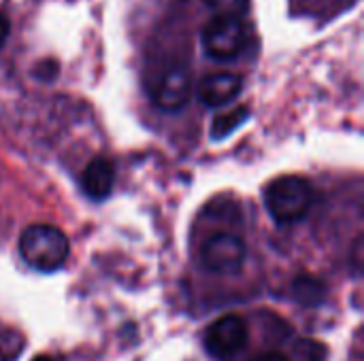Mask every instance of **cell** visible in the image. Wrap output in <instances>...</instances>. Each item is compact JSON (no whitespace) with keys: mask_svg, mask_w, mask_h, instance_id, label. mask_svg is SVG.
<instances>
[{"mask_svg":"<svg viewBox=\"0 0 364 361\" xmlns=\"http://www.w3.org/2000/svg\"><path fill=\"white\" fill-rule=\"evenodd\" d=\"M68 253L70 245L66 234L53 226L34 223L28 226L19 236L21 260L38 272H53L62 268L68 260Z\"/></svg>","mask_w":364,"mask_h":361,"instance_id":"cell-1","label":"cell"},{"mask_svg":"<svg viewBox=\"0 0 364 361\" xmlns=\"http://www.w3.org/2000/svg\"><path fill=\"white\" fill-rule=\"evenodd\" d=\"M311 202H314L311 183L296 174L279 177L264 189L267 211L282 226L296 223L299 219H303L309 213Z\"/></svg>","mask_w":364,"mask_h":361,"instance_id":"cell-2","label":"cell"},{"mask_svg":"<svg viewBox=\"0 0 364 361\" xmlns=\"http://www.w3.org/2000/svg\"><path fill=\"white\" fill-rule=\"evenodd\" d=\"M247 245L239 234L215 232L200 247V264L207 272L218 277L239 274L245 266Z\"/></svg>","mask_w":364,"mask_h":361,"instance_id":"cell-3","label":"cell"},{"mask_svg":"<svg viewBox=\"0 0 364 361\" xmlns=\"http://www.w3.org/2000/svg\"><path fill=\"white\" fill-rule=\"evenodd\" d=\"M203 49L209 57L218 62L235 60L247 43V30L241 17L213 15L200 32Z\"/></svg>","mask_w":364,"mask_h":361,"instance_id":"cell-4","label":"cell"},{"mask_svg":"<svg viewBox=\"0 0 364 361\" xmlns=\"http://www.w3.org/2000/svg\"><path fill=\"white\" fill-rule=\"evenodd\" d=\"M250 328L241 315H224L215 319L203 336L205 351L218 361L235 360L247 345Z\"/></svg>","mask_w":364,"mask_h":361,"instance_id":"cell-5","label":"cell"},{"mask_svg":"<svg viewBox=\"0 0 364 361\" xmlns=\"http://www.w3.org/2000/svg\"><path fill=\"white\" fill-rule=\"evenodd\" d=\"M194 94V79L188 64L175 62L160 70L151 85V98L158 109L166 113L181 111Z\"/></svg>","mask_w":364,"mask_h":361,"instance_id":"cell-6","label":"cell"},{"mask_svg":"<svg viewBox=\"0 0 364 361\" xmlns=\"http://www.w3.org/2000/svg\"><path fill=\"white\" fill-rule=\"evenodd\" d=\"M243 89V79L237 74V72H213V74H207L200 83H198V89H196V96L198 100L205 104V106H211V109H218V106H226L230 104Z\"/></svg>","mask_w":364,"mask_h":361,"instance_id":"cell-7","label":"cell"},{"mask_svg":"<svg viewBox=\"0 0 364 361\" xmlns=\"http://www.w3.org/2000/svg\"><path fill=\"white\" fill-rule=\"evenodd\" d=\"M113 181H115V168L107 157L92 160L81 174V187L85 196H90L92 200L109 198L113 191Z\"/></svg>","mask_w":364,"mask_h":361,"instance_id":"cell-8","label":"cell"},{"mask_svg":"<svg viewBox=\"0 0 364 361\" xmlns=\"http://www.w3.org/2000/svg\"><path fill=\"white\" fill-rule=\"evenodd\" d=\"M247 117H250V111L245 106H239V109H235L230 113L218 115L213 119V126H211V136L215 140H222L224 136H228L230 132H235L239 126H243Z\"/></svg>","mask_w":364,"mask_h":361,"instance_id":"cell-9","label":"cell"},{"mask_svg":"<svg viewBox=\"0 0 364 361\" xmlns=\"http://www.w3.org/2000/svg\"><path fill=\"white\" fill-rule=\"evenodd\" d=\"M205 6L213 15L224 17H241L250 9V0H205Z\"/></svg>","mask_w":364,"mask_h":361,"instance_id":"cell-10","label":"cell"},{"mask_svg":"<svg viewBox=\"0 0 364 361\" xmlns=\"http://www.w3.org/2000/svg\"><path fill=\"white\" fill-rule=\"evenodd\" d=\"M294 289H296V298L303 300V302H309V304L322 300V296H324V287L318 281H314V279H301V281H296Z\"/></svg>","mask_w":364,"mask_h":361,"instance_id":"cell-11","label":"cell"},{"mask_svg":"<svg viewBox=\"0 0 364 361\" xmlns=\"http://www.w3.org/2000/svg\"><path fill=\"white\" fill-rule=\"evenodd\" d=\"M247 361H294L290 355H286L282 349H267L256 353L254 357H250Z\"/></svg>","mask_w":364,"mask_h":361,"instance_id":"cell-12","label":"cell"},{"mask_svg":"<svg viewBox=\"0 0 364 361\" xmlns=\"http://www.w3.org/2000/svg\"><path fill=\"white\" fill-rule=\"evenodd\" d=\"M9 32H11V23H9L6 15H4V13H0V47L6 43V38H9Z\"/></svg>","mask_w":364,"mask_h":361,"instance_id":"cell-13","label":"cell"},{"mask_svg":"<svg viewBox=\"0 0 364 361\" xmlns=\"http://www.w3.org/2000/svg\"><path fill=\"white\" fill-rule=\"evenodd\" d=\"M32 361H60L58 357H53V355H38V357H34Z\"/></svg>","mask_w":364,"mask_h":361,"instance_id":"cell-14","label":"cell"}]
</instances>
